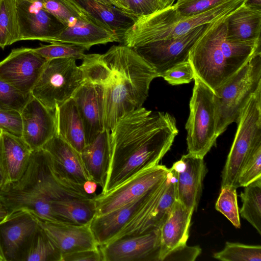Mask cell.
Wrapping results in <instances>:
<instances>
[{"instance_id": "44dd1931", "label": "cell", "mask_w": 261, "mask_h": 261, "mask_svg": "<svg viewBox=\"0 0 261 261\" xmlns=\"http://www.w3.org/2000/svg\"><path fill=\"white\" fill-rule=\"evenodd\" d=\"M32 151L22 137L0 132V189L17 181L23 176Z\"/></svg>"}, {"instance_id": "e0dca14e", "label": "cell", "mask_w": 261, "mask_h": 261, "mask_svg": "<svg viewBox=\"0 0 261 261\" xmlns=\"http://www.w3.org/2000/svg\"><path fill=\"white\" fill-rule=\"evenodd\" d=\"M72 98L83 123L86 144H89L105 129L103 88L83 82Z\"/></svg>"}, {"instance_id": "60d3db41", "label": "cell", "mask_w": 261, "mask_h": 261, "mask_svg": "<svg viewBox=\"0 0 261 261\" xmlns=\"http://www.w3.org/2000/svg\"><path fill=\"white\" fill-rule=\"evenodd\" d=\"M226 0H176L173 6L182 16L194 15L213 8Z\"/></svg>"}, {"instance_id": "ee69618b", "label": "cell", "mask_w": 261, "mask_h": 261, "mask_svg": "<svg viewBox=\"0 0 261 261\" xmlns=\"http://www.w3.org/2000/svg\"><path fill=\"white\" fill-rule=\"evenodd\" d=\"M61 261H103V259L99 246L96 249L83 250L62 255Z\"/></svg>"}, {"instance_id": "f546056e", "label": "cell", "mask_w": 261, "mask_h": 261, "mask_svg": "<svg viewBox=\"0 0 261 261\" xmlns=\"http://www.w3.org/2000/svg\"><path fill=\"white\" fill-rule=\"evenodd\" d=\"M244 187L239 214L261 234V177Z\"/></svg>"}, {"instance_id": "7bdbcfd3", "label": "cell", "mask_w": 261, "mask_h": 261, "mask_svg": "<svg viewBox=\"0 0 261 261\" xmlns=\"http://www.w3.org/2000/svg\"><path fill=\"white\" fill-rule=\"evenodd\" d=\"M201 249L198 246H189L187 244L171 251L163 261H194L200 254Z\"/></svg>"}, {"instance_id": "3957f363", "label": "cell", "mask_w": 261, "mask_h": 261, "mask_svg": "<svg viewBox=\"0 0 261 261\" xmlns=\"http://www.w3.org/2000/svg\"><path fill=\"white\" fill-rule=\"evenodd\" d=\"M72 196L71 186L55 173L42 148L32 151L29 166L17 181L0 189V200L9 214L25 210L55 223L67 224L55 214L52 202Z\"/></svg>"}, {"instance_id": "2e32d148", "label": "cell", "mask_w": 261, "mask_h": 261, "mask_svg": "<svg viewBox=\"0 0 261 261\" xmlns=\"http://www.w3.org/2000/svg\"><path fill=\"white\" fill-rule=\"evenodd\" d=\"M169 169L176 179V199L194 212L200 199L207 172L203 159L187 153L174 163Z\"/></svg>"}, {"instance_id": "1f68e13d", "label": "cell", "mask_w": 261, "mask_h": 261, "mask_svg": "<svg viewBox=\"0 0 261 261\" xmlns=\"http://www.w3.org/2000/svg\"><path fill=\"white\" fill-rule=\"evenodd\" d=\"M16 0H0V47L20 41Z\"/></svg>"}, {"instance_id": "f1b7e54d", "label": "cell", "mask_w": 261, "mask_h": 261, "mask_svg": "<svg viewBox=\"0 0 261 261\" xmlns=\"http://www.w3.org/2000/svg\"><path fill=\"white\" fill-rule=\"evenodd\" d=\"M51 205L55 214L68 224H89L95 216L94 198L54 201Z\"/></svg>"}, {"instance_id": "277c9868", "label": "cell", "mask_w": 261, "mask_h": 261, "mask_svg": "<svg viewBox=\"0 0 261 261\" xmlns=\"http://www.w3.org/2000/svg\"><path fill=\"white\" fill-rule=\"evenodd\" d=\"M226 19L208 24L189 53L188 60L195 75L213 93L260 52V40L237 42L227 39Z\"/></svg>"}, {"instance_id": "4dcf8cb0", "label": "cell", "mask_w": 261, "mask_h": 261, "mask_svg": "<svg viewBox=\"0 0 261 261\" xmlns=\"http://www.w3.org/2000/svg\"><path fill=\"white\" fill-rule=\"evenodd\" d=\"M61 254L39 225L21 261H61Z\"/></svg>"}, {"instance_id": "5bb4252c", "label": "cell", "mask_w": 261, "mask_h": 261, "mask_svg": "<svg viewBox=\"0 0 261 261\" xmlns=\"http://www.w3.org/2000/svg\"><path fill=\"white\" fill-rule=\"evenodd\" d=\"M20 41L51 43L66 27L35 0H16Z\"/></svg>"}, {"instance_id": "8d00e7d4", "label": "cell", "mask_w": 261, "mask_h": 261, "mask_svg": "<svg viewBox=\"0 0 261 261\" xmlns=\"http://www.w3.org/2000/svg\"><path fill=\"white\" fill-rule=\"evenodd\" d=\"M31 94H25L0 79V109L21 112Z\"/></svg>"}, {"instance_id": "e575fe53", "label": "cell", "mask_w": 261, "mask_h": 261, "mask_svg": "<svg viewBox=\"0 0 261 261\" xmlns=\"http://www.w3.org/2000/svg\"><path fill=\"white\" fill-rule=\"evenodd\" d=\"M237 189L228 186L221 188L220 193L215 204V208L225 216L234 227L240 228L241 222Z\"/></svg>"}, {"instance_id": "74e56055", "label": "cell", "mask_w": 261, "mask_h": 261, "mask_svg": "<svg viewBox=\"0 0 261 261\" xmlns=\"http://www.w3.org/2000/svg\"><path fill=\"white\" fill-rule=\"evenodd\" d=\"M261 177V145L252 152L238 179V186L245 187Z\"/></svg>"}, {"instance_id": "b9f144b4", "label": "cell", "mask_w": 261, "mask_h": 261, "mask_svg": "<svg viewBox=\"0 0 261 261\" xmlns=\"http://www.w3.org/2000/svg\"><path fill=\"white\" fill-rule=\"evenodd\" d=\"M0 130L21 137L22 124L20 112L13 110L0 109Z\"/></svg>"}, {"instance_id": "7c38bea8", "label": "cell", "mask_w": 261, "mask_h": 261, "mask_svg": "<svg viewBox=\"0 0 261 261\" xmlns=\"http://www.w3.org/2000/svg\"><path fill=\"white\" fill-rule=\"evenodd\" d=\"M47 61L34 48L13 49L0 62V79L25 94H31Z\"/></svg>"}, {"instance_id": "ac0fdd59", "label": "cell", "mask_w": 261, "mask_h": 261, "mask_svg": "<svg viewBox=\"0 0 261 261\" xmlns=\"http://www.w3.org/2000/svg\"><path fill=\"white\" fill-rule=\"evenodd\" d=\"M47 152L51 167L60 178L83 186L91 180L83 163L80 152L56 134L42 147Z\"/></svg>"}, {"instance_id": "c3c4849f", "label": "cell", "mask_w": 261, "mask_h": 261, "mask_svg": "<svg viewBox=\"0 0 261 261\" xmlns=\"http://www.w3.org/2000/svg\"><path fill=\"white\" fill-rule=\"evenodd\" d=\"M115 1L117 3L121 9L127 12L130 13L127 6L125 4L124 0H115Z\"/></svg>"}, {"instance_id": "f6af8a7d", "label": "cell", "mask_w": 261, "mask_h": 261, "mask_svg": "<svg viewBox=\"0 0 261 261\" xmlns=\"http://www.w3.org/2000/svg\"><path fill=\"white\" fill-rule=\"evenodd\" d=\"M97 184L92 180H87L83 184L84 191L88 194H95Z\"/></svg>"}, {"instance_id": "836d02e7", "label": "cell", "mask_w": 261, "mask_h": 261, "mask_svg": "<svg viewBox=\"0 0 261 261\" xmlns=\"http://www.w3.org/2000/svg\"><path fill=\"white\" fill-rule=\"evenodd\" d=\"M213 257L223 261H260L261 246L227 242L224 249L215 253Z\"/></svg>"}, {"instance_id": "d4e9b609", "label": "cell", "mask_w": 261, "mask_h": 261, "mask_svg": "<svg viewBox=\"0 0 261 261\" xmlns=\"http://www.w3.org/2000/svg\"><path fill=\"white\" fill-rule=\"evenodd\" d=\"M119 35L91 21L79 20L70 27H65L51 43H62L83 47L89 50L92 46L120 42Z\"/></svg>"}, {"instance_id": "7dc6e473", "label": "cell", "mask_w": 261, "mask_h": 261, "mask_svg": "<svg viewBox=\"0 0 261 261\" xmlns=\"http://www.w3.org/2000/svg\"><path fill=\"white\" fill-rule=\"evenodd\" d=\"M245 5L256 8H261V0H247Z\"/></svg>"}, {"instance_id": "9a60e30c", "label": "cell", "mask_w": 261, "mask_h": 261, "mask_svg": "<svg viewBox=\"0 0 261 261\" xmlns=\"http://www.w3.org/2000/svg\"><path fill=\"white\" fill-rule=\"evenodd\" d=\"M38 224L27 210L9 214L0 223V249L5 261H21Z\"/></svg>"}, {"instance_id": "7402d4cb", "label": "cell", "mask_w": 261, "mask_h": 261, "mask_svg": "<svg viewBox=\"0 0 261 261\" xmlns=\"http://www.w3.org/2000/svg\"><path fill=\"white\" fill-rule=\"evenodd\" d=\"M158 188L153 192L113 211L95 216L90 226L99 246L112 241L146 204Z\"/></svg>"}, {"instance_id": "d6986e66", "label": "cell", "mask_w": 261, "mask_h": 261, "mask_svg": "<svg viewBox=\"0 0 261 261\" xmlns=\"http://www.w3.org/2000/svg\"><path fill=\"white\" fill-rule=\"evenodd\" d=\"M20 114L21 137L32 151L41 148L56 134L54 111L47 109L32 94Z\"/></svg>"}, {"instance_id": "f35d334b", "label": "cell", "mask_w": 261, "mask_h": 261, "mask_svg": "<svg viewBox=\"0 0 261 261\" xmlns=\"http://www.w3.org/2000/svg\"><path fill=\"white\" fill-rule=\"evenodd\" d=\"M194 72L188 60L177 63L163 72L162 77L171 85L189 84L194 81Z\"/></svg>"}, {"instance_id": "484cf974", "label": "cell", "mask_w": 261, "mask_h": 261, "mask_svg": "<svg viewBox=\"0 0 261 261\" xmlns=\"http://www.w3.org/2000/svg\"><path fill=\"white\" fill-rule=\"evenodd\" d=\"M110 132L105 129L80 152L84 167L91 179L102 189L110 160Z\"/></svg>"}, {"instance_id": "f907efd6", "label": "cell", "mask_w": 261, "mask_h": 261, "mask_svg": "<svg viewBox=\"0 0 261 261\" xmlns=\"http://www.w3.org/2000/svg\"><path fill=\"white\" fill-rule=\"evenodd\" d=\"M0 261H5L4 255L0 249Z\"/></svg>"}, {"instance_id": "6da1fadb", "label": "cell", "mask_w": 261, "mask_h": 261, "mask_svg": "<svg viewBox=\"0 0 261 261\" xmlns=\"http://www.w3.org/2000/svg\"><path fill=\"white\" fill-rule=\"evenodd\" d=\"M178 133L175 118L167 112L141 107L124 114L110 132V165L101 193L159 164Z\"/></svg>"}, {"instance_id": "681fc988", "label": "cell", "mask_w": 261, "mask_h": 261, "mask_svg": "<svg viewBox=\"0 0 261 261\" xmlns=\"http://www.w3.org/2000/svg\"><path fill=\"white\" fill-rule=\"evenodd\" d=\"M97 1H100L103 3H105V4L109 5H111V6H115V7H117L120 8L119 6L117 4V3L115 1V0H97Z\"/></svg>"}, {"instance_id": "4316f807", "label": "cell", "mask_w": 261, "mask_h": 261, "mask_svg": "<svg viewBox=\"0 0 261 261\" xmlns=\"http://www.w3.org/2000/svg\"><path fill=\"white\" fill-rule=\"evenodd\" d=\"M56 134L77 151L85 146V134L82 119L76 104L71 97L54 111Z\"/></svg>"}, {"instance_id": "8fae6325", "label": "cell", "mask_w": 261, "mask_h": 261, "mask_svg": "<svg viewBox=\"0 0 261 261\" xmlns=\"http://www.w3.org/2000/svg\"><path fill=\"white\" fill-rule=\"evenodd\" d=\"M207 25L208 24L199 26L177 38L157 41L132 48L155 70L160 77L174 65L188 60L191 48Z\"/></svg>"}, {"instance_id": "5b68a950", "label": "cell", "mask_w": 261, "mask_h": 261, "mask_svg": "<svg viewBox=\"0 0 261 261\" xmlns=\"http://www.w3.org/2000/svg\"><path fill=\"white\" fill-rule=\"evenodd\" d=\"M247 0H226L198 14H179L173 5L151 14L140 16L121 36L120 42L129 47L177 38L193 29L228 17Z\"/></svg>"}, {"instance_id": "ffe728a7", "label": "cell", "mask_w": 261, "mask_h": 261, "mask_svg": "<svg viewBox=\"0 0 261 261\" xmlns=\"http://www.w3.org/2000/svg\"><path fill=\"white\" fill-rule=\"evenodd\" d=\"M28 212L59 249L61 256L78 251L99 247L90 228V224L75 225L55 223L43 220L33 213Z\"/></svg>"}, {"instance_id": "30bf717a", "label": "cell", "mask_w": 261, "mask_h": 261, "mask_svg": "<svg viewBox=\"0 0 261 261\" xmlns=\"http://www.w3.org/2000/svg\"><path fill=\"white\" fill-rule=\"evenodd\" d=\"M169 169L158 164L142 170L106 193L95 195V216L106 214L155 191L166 180Z\"/></svg>"}, {"instance_id": "bcb514c9", "label": "cell", "mask_w": 261, "mask_h": 261, "mask_svg": "<svg viewBox=\"0 0 261 261\" xmlns=\"http://www.w3.org/2000/svg\"><path fill=\"white\" fill-rule=\"evenodd\" d=\"M9 215V212L5 204L0 200V223L3 222Z\"/></svg>"}, {"instance_id": "d6a6232c", "label": "cell", "mask_w": 261, "mask_h": 261, "mask_svg": "<svg viewBox=\"0 0 261 261\" xmlns=\"http://www.w3.org/2000/svg\"><path fill=\"white\" fill-rule=\"evenodd\" d=\"M35 1L38 2L44 10L55 16L66 27L72 26L79 20L93 22L69 0Z\"/></svg>"}, {"instance_id": "7a4b0ae2", "label": "cell", "mask_w": 261, "mask_h": 261, "mask_svg": "<svg viewBox=\"0 0 261 261\" xmlns=\"http://www.w3.org/2000/svg\"><path fill=\"white\" fill-rule=\"evenodd\" d=\"M79 66L83 82L103 88L104 126L110 132L124 114L142 106L155 70L133 49L113 45L103 54H86Z\"/></svg>"}, {"instance_id": "ba28073f", "label": "cell", "mask_w": 261, "mask_h": 261, "mask_svg": "<svg viewBox=\"0 0 261 261\" xmlns=\"http://www.w3.org/2000/svg\"><path fill=\"white\" fill-rule=\"evenodd\" d=\"M185 125L188 153L204 159L215 144L217 119L214 94L196 75Z\"/></svg>"}, {"instance_id": "52a82bcc", "label": "cell", "mask_w": 261, "mask_h": 261, "mask_svg": "<svg viewBox=\"0 0 261 261\" xmlns=\"http://www.w3.org/2000/svg\"><path fill=\"white\" fill-rule=\"evenodd\" d=\"M237 123L234 138L222 172L221 188H238L243 167L253 150L261 145V86L244 106Z\"/></svg>"}, {"instance_id": "8992f818", "label": "cell", "mask_w": 261, "mask_h": 261, "mask_svg": "<svg viewBox=\"0 0 261 261\" xmlns=\"http://www.w3.org/2000/svg\"><path fill=\"white\" fill-rule=\"evenodd\" d=\"M260 86L261 53L259 52L214 93L218 137L229 125L237 122L243 108Z\"/></svg>"}, {"instance_id": "9c48e42d", "label": "cell", "mask_w": 261, "mask_h": 261, "mask_svg": "<svg viewBox=\"0 0 261 261\" xmlns=\"http://www.w3.org/2000/svg\"><path fill=\"white\" fill-rule=\"evenodd\" d=\"M83 82L82 71L74 58L48 60L31 94L49 110L71 98Z\"/></svg>"}, {"instance_id": "816d5d0a", "label": "cell", "mask_w": 261, "mask_h": 261, "mask_svg": "<svg viewBox=\"0 0 261 261\" xmlns=\"http://www.w3.org/2000/svg\"><path fill=\"white\" fill-rule=\"evenodd\" d=\"M0 132H1V130H0Z\"/></svg>"}, {"instance_id": "603a6c76", "label": "cell", "mask_w": 261, "mask_h": 261, "mask_svg": "<svg viewBox=\"0 0 261 261\" xmlns=\"http://www.w3.org/2000/svg\"><path fill=\"white\" fill-rule=\"evenodd\" d=\"M193 213L176 199L169 216L159 229L158 261H163L171 251L186 245Z\"/></svg>"}, {"instance_id": "4fadbf2b", "label": "cell", "mask_w": 261, "mask_h": 261, "mask_svg": "<svg viewBox=\"0 0 261 261\" xmlns=\"http://www.w3.org/2000/svg\"><path fill=\"white\" fill-rule=\"evenodd\" d=\"M159 229L122 237L99 246L103 261H158Z\"/></svg>"}, {"instance_id": "cb8c5ba5", "label": "cell", "mask_w": 261, "mask_h": 261, "mask_svg": "<svg viewBox=\"0 0 261 261\" xmlns=\"http://www.w3.org/2000/svg\"><path fill=\"white\" fill-rule=\"evenodd\" d=\"M96 24L117 34H122L135 22L137 16L97 0H69Z\"/></svg>"}, {"instance_id": "83f0119b", "label": "cell", "mask_w": 261, "mask_h": 261, "mask_svg": "<svg viewBox=\"0 0 261 261\" xmlns=\"http://www.w3.org/2000/svg\"><path fill=\"white\" fill-rule=\"evenodd\" d=\"M226 39L237 42L260 40L261 8L245 4L226 19Z\"/></svg>"}, {"instance_id": "ab89813d", "label": "cell", "mask_w": 261, "mask_h": 261, "mask_svg": "<svg viewBox=\"0 0 261 261\" xmlns=\"http://www.w3.org/2000/svg\"><path fill=\"white\" fill-rule=\"evenodd\" d=\"M130 13L139 17L173 5L176 0H124Z\"/></svg>"}, {"instance_id": "d590c367", "label": "cell", "mask_w": 261, "mask_h": 261, "mask_svg": "<svg viewBox=\"0 0 261 261\" xmlns=\"http://www.w3.org/2000/svg\"><path fill=\"white\" fill-rule=\"evenodd\" d=\"M34 50L47 60L68 58L82 60L86 55L85 51L87 50L80 46L62 43L42 45Z\"/></svg>"}]
</instances>
